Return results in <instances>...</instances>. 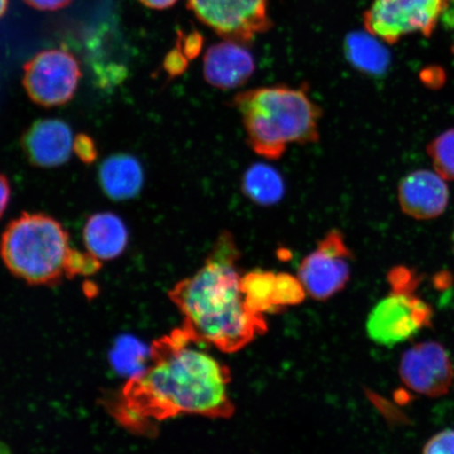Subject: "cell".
I'll use <instances>...</instances> for the list:
<instances>
[{"label":"cell","instance_id":"1","mask_svg":"<svg viewBox=\"0 0 454 454\" xmlns=\"http://www.w3.org/2000/svg\"><path fill=\"white\" fill-rule=\"evenodd\" d=\"M184 327L154 340L147 365L107 397V411L122 427L152 435L175 417L225 419L234 413L231 372Z\"/></svg>","mask_w":454,"mask_h":454},{"label":"cell","instance_id":"2","mask_svg":"<svg viewBox=\"0 0 454 454\" xmlns=\"http://www.w3.org/2000/svg\"><path fill=\"white\" fill-rule=\"evenodd\" d=\"M236 238L220 232L202 268L179 281L168 297L184 317V328L199 342L223 353H235L266 332L263 317L244 303Z\"/></svg>","mask_w":454,"mask_h":454},{"label":"cell","instance_id":"3","mask_svg":"<svg viewBox=\"0 0 454 454\" xmlns=\"http://www.w3.org/2000/svg\"><path fill=\"white\" fill-rule=\"evenodd\" d=\"M231 105L239 113L247 145L266 160H278L289 145L320 140L322 110L305 87L251 89L235 95Z\"/></svg>","mask_w":454,"mask_h":454},{"label":"cell","instance_id":"4","mask_svg":"<svg viewBox=\"0 0 454 454\" xmlns=\"http://www.w3.org/2000/svg\"><path fill=\"white\" fill-rule=\"evenodd\" d=\"M69 234L44 214L24 213L11 223L0 241V257L16 278L30 286H54L64 277Z\"/></svg>","mask_w":454,"mask_h":454},{"label":"cell","instance_id":"5","mask_svg":"<svg viewBox=\"0 0 454 454\" xmlns=\"http://www.w3.org/2000/svg\"><path fill=\"white\" fill-rule=\"evenodd\" d=\"M450 0H374L364 14L368 33L388 44L413 33L433 35Z\"/></svg>","mask_w":454,"mask_h":454},{"label":"cell","instance_id":"6","mask_svg":"<svg viewBox=\"0 0 454 454\" xmlns=\"http://www.w3.org/2000/svg\"><path fill=\"white\" fill-rule=\"evenodd\" d=\"M82 75L81 65L69 51L44 50L25 65L22 84L35 104L60 106L75 96Z\"/></svg>","mask_w":454,"mask_h":454},{"label":"cell","instance_id":"7","mask_svg":"<svg viewBox=\"0 0 454 454\" xmlns=\"http://www.w3.org/2000/svg\"><path fill=\"white\" fill-rule=\"evenodd\" d=\"M412 292L393 288L374 306L366 321L372 342L390 348L406 342L430 325L433 309Z\"/></svg>","mask_w":454,"mask_h":454},{"label":"cell","instance_id":"8","mask_svg":"<svg viewBox=\"0 0 454 454\" xmlns=\"http://www.w3.org/2000/svg\"><path fill=\"white\" fill-rule=\"evenodd\" d=\"M353 259L343 232L329 231L299 265L297 276L308 296L326 301L342 291L350 279Z\"/></svg>","mask_w":454,"mask_h":454},{"label":"cell","instance_id":"9","mask_svg":"<svg viewBox=\"0 0 454 454\" xmlns=\"http://www.w3.org/2000/svg\"><path fill=\"white\" fill-rule=\"evenodd\" d=\"M187 7L226 41L244 44L271 27L268 0H187Z\"/></svg>","mask_w":454,"mask_h":454},{"label":"cell","instance_id":"10","mask_svg":"<svg viewBox=\"0 0 454 454\" xmlns=\"http://www.w3.org/2000/svg\"><path fill=\"white\" fill-rule=\"evenodd\" d=\"M400 377L414 393L439 397L450 390L454 368L450 355L441 344L423 342L403 355Z\"/></svg>","mask_w":454,"mask_h":454},{"label":"cell","instance_id":"11","mask_svg":"<svg viewBox=\"0 0 454 454\" xmlns=\"http://www.w3.org/2000/svg\"><path fill=\"white\" fill-rule=\"evenodd\" d=\"M73 142L71 128L59 119L34 122L21 138L28 162L43 168L60 167L69 160Z\"/></svg>","mask_w":454,"mask_h":454},{"label":"cell","instance_id":"12","mask_svg":"<svg viewBox=\"0 0 454 454\" xmlns=\"http://www.w3.org/2000/svg\"><path fill=\"white\" fill-rule=\"evenodd\" d=\"M397 198L406 215L418 220H428L445 212L450 190L440 175L419 169L402 179Z\"/></svg>","mask_w":454,"mask_h":454},{"label":"cell","instance_id":"13","mask_svg":"<svg viewBox=\"0 0 454 454\" xmlns=\"http://www.w3.org/2000/svg\"><path fill=\"white\" fill-rule=\"evenodd\" d=\"M254 70L253 54L239 43L226 41L215 43L204 56V79L220 90L242 87L251 79Z\"/></svg>","mask_w":454,"mask_h":454},{"label":"cell","instance_id":"14","mask_svg":"<svg viewBox=\"0 0 454 454\" xmlns=\"http://www.w3.org/2000/svg\"><path fill=\"white\" fill-rule=\"evenodd\" d=\"M83 241L89 253L101 261H110L126 251L129 232L117 215L98 213L90 215L85 223Z\"/></svg>","mask_w":454,"mask_h":454},{"label":"cell","instance_id":"15","mask_svg":"<svg viewBox=\"0 0 454 454\" xmlns=\"http://www.w3.org/2000/svg\"><path fill=\"white\" fill-rule=\"evenodd\" d=\"M99 181L102 191L112 200H129L137 196L144 186V169L133 156L113 155L102 162Z\"/></svg>","mask_w":454,"mask_h":454},{"label":"cell","instance_id":"16","mask_svg":"<svg viewBox=\"0 0 454 454\" xmlns=\"http://www.w3.org/2000/svg\"><path fill=\"white\" fill-rule=\"evenodd\" d=\"M371 33L355 32L345 41V56L356 70L369 76H382L390 65L388 50Z\"/></svg>","mask_w":454,"mask_h":454},{"label":"cell","instance_id":"17","mask_svg":"<svg viewBox=\"0 0 454 454\" xmlns=\"http://www.w3.org/2000/svg\"><path fill=\"white\" fill-rule=\"evenodd\" d=\"M243 195L261 207L279 203L286 195V183L275 168L254 163L247 168L241 179Z\"/></svg>","mask_w":454,"mask_h":454},{"label":"cell","instance_id":"18","mask_svg":"<svg viewBox=\"0 0 454 454\" xmlns=\"http://www.w3.org/2000/svg\"><path fill=\"white\" fill-rule=\"evenodd\" d=\"M275 283L276 274L270 270H254L241 277V291L248 311L263 317L268 312L277 311Z\"/></svg>","mask_w":454,"mask_h":454},{"label":"cell","instance_id":"19","mask_svg":"<svg viewBox=\"0 0 454 454\" xmlns=\"http://www.w3.org/2000/svg\"><path fill=\"white\" fill-rule=\"evenodd\" d=\"M427 152L436 174L442 179L454 180V129L431 141Z\"/></svg>","mask_w":454,"mask_h":454},{"label":"cell","instance_id":"20","mask_svg":"<svg viewBox=\"0 0 454 454\" xmlns=\"http://www.w3.org/2000/svg\"><path fill=\"white\" fill-rule=\"evenodd\" d=\"M306 296L308 293L298 276L288 272L276 274L274 304L277 311L302 303Z\"/></svg>","mask_w":454,"mask_h":454},{"label":"cell","instance_id":"21","mask_svg":"<svg viewBox=\"0 0 454 454\" xmlns=\"http://www.w3.org/2000/svg\"><path fill=\"white\" fill-rule=\"evenodd\" d=\"M101 266V260L94 254L70 247L65 262L66 278L73 279L76 276H92L99 271Z\"/></svg>","mask_w":454,"mask_h":454},{"label":"cell","instance_id":"22","mask_svg":"<svg viewBox=\"0 0 454 454\" xmlns=\"http://www.w3.org/2000/svg\"><path fill=\"white\" fill-rule=\"evenodd\" d=\"M73 151L85 164H92L98 160V150L95 141L88 134H78L73 142Z\"/></svg>","mask_w":454,"mask_h":454},{"label":"cell","instance_id":"23","mask_svg":"<svg viewBox=\"0 0 454 454\" xmlns=\"http://www.w3.org/2000/svg\"><path fill=\"white\" fill-rule=\"evenodd\" d=\"M423 454H454V430L441 431L425 445Z\"/></svg>","mask_w":454,"mask_h":454},{"label":"cell","instance_id":"24","mask_svg":"<svg viewBox=\"0 0 454 454\" xmlns=\"http://www.w3.org/2000/svg\"><path fill=\"white\" fill-rule=\"evenodd\" d=\"M189 67V59L180 49L179 45L167 54L163 61V69L170 78L183 75Z\"/></svg>","mask_w":454,"mask_h":454},{"label":"cell","instance_id":"25","mask_svg":"<svg viewBox=\"0 0 454 454\" xmlns=\"http://www.w3.org/2000/svg\"><path fill=\"white\" fill-rule=\"evenodd\" d=\"M177 45L183 50L187 59H195L201 52L202 38L198 33H191L184 37L180 34Z\"/></svg>","mask_w":454,"mask_h":454},{"label":"cell","instance_id":"26","mask_svg":"<svg viewBox=\"0 0 454 454\" xmlns=\"http://www.w3.org/2000/svg\"><path fill=\"white\" fill-rule=\"evenodd\" d=\"M24 2L35 10L57 11L67 7L73 0H24Z\"/></svg>","mask_w":454,"mask_h":454},{"label":"cell","instance_id":"27","mask_svg":"<svg viewBox=\"0 0 454 454\" xmlns=\"http://www.w3.org/2000/svg\"><path fill=\"white\" fill-rule=\"evenodd\" d=\"M11 196V187L7 177L0 173V218L8 207Z\"/></svg>","mask_w":454,"mask_h":454},{"label":"cell","instance_id":"28","mask_svg":"<svg viewBox=\"0 0 454 454\" xmlns=\"http://www.w3.org/2000/svg\"><path fill=\"white\" fill-rule=\"evenodd\" d=\"M146 8L154 10H166L178 2V0H139Z\"/></svg>","mask_w":454,"mask_h":454},{"label":"cell","instance_id":"29","mask_svg":"<svg viewBox=\"0 0 454 454\" xmlns=\"http://www.w3.org/2000/svg\"><path fill=\"white\" fill-rule=\"evenodd\" d=\"M9 8V0H0V19L7 13Z\"/></svg>","mask_w":454,"mask_h":454},{"label":"cell","instance_id":"30","mask_svg":"<svg viewBox=\"0 0 454 454\" xmlns=\"http://www.w3.org/2000/svg\"><path fill=\"white\" fill-rule=\"evenodd\" d=\"M452 52H453V54H454V44H453V48H452Z\"/></svg>","mask_w":454,"mask_h":454}]
</instances>
